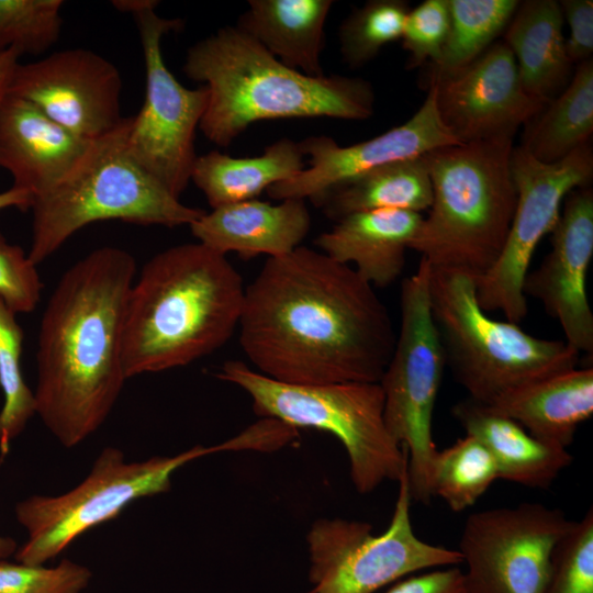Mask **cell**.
Masks as SVG:
<instances>
[{
	"label": "cell",
	"mask_w": 593,
	"mask_h": 593,
	"mask_svg": "<svg viewBox=\"0 0 593 593\" xmlns=\"http://www.w3.org/2000/svg\"><path fill=\"white\" fill-rule=\"evenodd\" d=\"M238 328L258 372L296 385L380 382L396 339L374 288L304 246L268 257L245 288Z\"/></svg>",
	"instance_id": "obj_1"
},
{
	"label": "cell",
	"mask_w": 593,
	"mask_h": 593,
	"mask_svg": "<svg viewBox=\"0 0 593 593\" xmlns=\"http://www.w3.org/2000/svg\"><path fill=\"white\" fill-rule=\"evenodd\" d=\"M135 272L128 251L94 249L64 272L43 312L35 410L65 448L99 429L127 379L123 337Z\"/></svg>",
	"instance_id": "obj_2"
},
{
	"label": "cell",
	"mask_w": 593,
	"mask_h": 593,
	"mask_svg": "<svg viewBox=\"0 0 593 593\" xmlns=\"http://www.w3.org/2000/svg\"><path fill=\"white\" fill-rule=\"evenodd\" d=\"M245 288L237 269L201 243L153 256L126 304V378L187 366L225 345L238 327Z\"/></svg>",
	"instance_id": "obj_3"
},
{
	"label": "cell",
	"mask_w": 593,
	"mask_h": 593,
	"mask_svg": "<svg viewBox=\"0 0 593 593\" xmlns=\"http://www.w3.org/2000/svg\"><path fill=\"white\" fill-rule=\"evenodd\" d=\"M183 71L208 89L199 128L221 147L258 121L367 120L374 110L370 82L336 74L307 76L282 64L237 26L222 27L189 47Z\"/></svg>",
	"instance_id": "obj_4"
},
{
	"label": "cell",
	"mask_w": 593,
	"mask_h": 593,
	"mask_svg": "<svg viewBox=\"0 0 593 593\" xmlns=\"http://www.w3.org/2000/svg\"><path fill=\"white\" fill-rule=\"evenodd\" d=\"M513 148V137H501L427 153L432 203L409 249L434 269L483 276L502 251L516 206Z\"/></svg>",
	"instance_id": "obj_5"
},
{
	"label": "cell",
	"mask_w": 593,
	"mask_h": 593,
	"mask_svg": "<svg viewBox=\"0 0 593 593\" xmlns=\"http://www.w3.org/2000/svg\"><path fill=\"white\" fill-rule=\"evenodd\" d=\"M130 118L89 143L67 175L35 198L30 259L37 266L82 227L108 220L138 225H190L205 211L169 193L132 158Z\"/></svg>",
	"instance_id": "obj_6"
},
{
	"label": "cell",
	"mask_w": 593,
	"mask_h": 593,
	"mask_svg": "<svg viewBox=\"0 0 593 593\" xmlns=\"http://www.w3.org/2000/svg\"><path fill=\"white\" fill-rule=\"evenodd\" d=\"M429 305L446 366L478 402L489 404L511 389L579 365L580 353L564 340L535 337L518 324L490 317L468 275L430 267Z\"/></svg>",
	"instance_id": "obj_7"
},
{
	"label": "cell",
	"mask_w": 593,
	"mask_h": 593,
	"mask_svg": "<svg viewBox=\"0 0 593 593\" xmlns=\"http://www.w3.org/2000/svg\"><path fill=\"white\" fill-rule=\"evenodd\" d=\"M216 377L244 390L255 413L296 427L324 430L344 446L356 491L367 494L387 480L399 481L409 454L384 421L379 382L296 385L273 380L242 361L223 363Z\"/></svg>",
	"instance_id": "obj_8"
},
{
	"label": "cell",
	"mask_w": 593,
	"mask_h": 593,
	"mask_svg": "<svg viewBox=\"0 0 593 593\" xmlns=\"http://www.w3.org/2000/svg\"><path fill=\"white\" fill-rule=\"evenodd\" d=\"M216 451H222L221 445L194 446L175 456L127 462L121 449L103 448L74 489L56 496L32 495L15 505L16 519L27 534L15 560L43 566L87 530L116 517L130 503L169 491L178 469Z\"/></svg>",
	"instance_id": "obj_9"
},
{
	"label": "cell",
	"mask_w": 593,
	"mask_h": 593,
	"mask_svg": "<svg viewBox=\"0 0 593 593\" xmlns=\"http://www.w3.org/2000/svg\"><path fill=\"white\" fill-rule=\"evenodd\" d=\"M430 266L421 258L403 280L401 321L395 345L380 380L387 427L409 454L412 502L428 504L430 466L437 451L433 413L446 366L445 353L429 305Z\"/></svg>",
	"instance_id": "obj_10"
},
{
	"label": "cell",
	"mask_w": 593,
	"mask_h": 593,
	"mask_svg": "<svg viewBox=\"0 0 593 593\" xmlns=\"http://www.w3.org/2000/svg\"><path fill=\"white\" fill-rule=\"evenodd\" d=\"M131 13L137 24L143 49L146 88L139 112L130 116L126 146L132 158L179 199L191 181L198 157L195 131L208 107L205 86L189 89L168 69L161 52L165 34L180 30L182 21L156 13L155 0L111 2Z\"/></svg>",
	"instance_id": "obj_11"
},
{
	"label": "cell",
	"mask_w": 593,
	"mask_h": 593,
	"mask_svg": "<svg viewBox=\"0 0 593 593\" xmlns=\"http://www.w3.org/2000/svg\"><path fill=\"white\" fill-rule=\"evenodd\" d=\"M388 528L372 534L361 521L318 518L306 535L309 593H374L417 571L462 563L458 550L419 539L411 522L407 467Z\"/></svg>",
	"instance_id": "obj_12"
},
{
	"label": "cell",
	"mask_w": 593,
	"mask_h": 593,
	"mask_svg": "<svg viewBox=\"0 0 593 593\" xmlns=\"http://www.w3.org/2000/svg\"><path fill=\"white\" fill-rule=\"evenodd\" d=\"M511 172L517 195L511 226L499 258L474 281L483 311H500L518 324L528 313L523 284L533 255L557 224L566 195L591 182L592 147L586 143L563 159L545 164L521 145L512 150Z\"/></svg>",
	"instance_id": "obj_13"
},
{
	"label": "cell",
	"mask_w": 593,
	"mask_h": 593,
	"mask_svg": "<svg viewBox=\"0 0 593 593\" xmlns=\"http://www.w3.org/2000/svg\"><path fill=\"white\" fill-rule=\"evenodd\" d=\"M573 524L540 503L470 514L458 549L470 592L542 593L552 552Z\"/></svg>",
	"instance_id": "obj_14"
},
{
	"label": "cell",
	"mask_w": 593,
	"mask_h": 593,
	"mask_svg": "<svg viewBox=\"0 0 593 593\" xmlns=\"http://www.w3.org/2000/svg\"><path fill=\"white\" fill-rule=\"evenodd\" d=\"M122 78L100 54L68 48L18 64L9 94L22 98L75 135L93 141L115 130L121 114Z\"/></svg>",
	"instance_id": "obj_15"
},
{
	"label": "cell",
	"mask_w": 593,
	"mask_h": 593,
	"mask_svg": "<svg viewBox=\"0 0 593 593\" xmlns=\"http://www.w3.org/2000/svg\"><path fill=\"white\" fill-rule=\"evenodd\" d=\"M428 86L443 123L459 144L514 137L544 108L524 90L503 41L462 68L428 77Z\"/></svg>",
	"instance_id": "obj_16"
},
{
	"label": "cell",
	"mask_w": 593,
	"mask_h": 593,
	"mask_svg": "<svg viewBox=\"0 0 593 593\" xmlns=\"http://www.w3.org/2000/svg\"><path fill=\"white\" fill-rule=\"evenodd\" d=\"M307 167L267 189L276 200L313 197L383 165L423 156L459 144L443 123L433 87L421 108L405 123L365 142L340 146L326 135L299 142Z\"/></svg>",
	"instance_id": "obj_17"
},
{
	"label": "cell",
	"mask_w": 593,
	"mask_h": 593,
	"mask_svg": "<svg viewBox=\"0 0 593 593\" xmlns=\"http://www.w3.org/2000/svg\"><path fill=\"white\" fill-rule=\"evenodd\" d=\"M551 248L536 270L528 271L523 291L556 318L564 342L580 354L593 353V312L586 277L593 257V190L573 189L563 201L550 232Z\"/></svg>",
	"instance_id": "obj_18"
},
{
	"label": "cell",
	"mask_w": 593,
	"mask_h": 593,
	"mask_svg": "<svg viewBox=\"0 0 593 593\" xmlns=\"http://www.w3.org/2000/svg\"><path fill=\"white\" fill-rule=\"evenodd\" d=\"M90 142L22 98L8 93L0 105V167L33 200L67 175Z\"/></svg>",
	"instance_id": "obj_19"
},
{
	"label": "cell",
	"mask_w": 593,
	"mask_h": 593,
	"mask_svg": "<svg viewBox=\"0 0 593 593\" xmlns=\"http://www.w3.org/2000/svg\"><path fill=\"white\" fill-rule=\"evenodd\" d=\"M189 227L199 243L224 256L279 257L300 246L310 231L311 216L301 199L278 204L253 199L212 209Z\"/></svg>",
	"instance_id": "obj_20"
},
{
	"label": "cell",
	"mask_w": 593,
	"mask_h": 593,
	"mask_svg": "<svg viewBox=\"0 0 593 593\" xmlns=\"http://www.w3.org/2000/svg\"><path fill=\"white\" fill-rule=\"evenodd\" d=\"M422 220L421 213L404 210L356 212L336 221L314 244L334 260L353 264L373 288H385L402 275Z\"/></svg>",
	"instance_id": "obj_21"
},
{
	"label": "cell",
	"mask_w": 593,
	"mask_h": 593,
	"mask_svg": "<svg viewBox=\"0 0 593 593\" xmlns=\"http://www.w3.org/2000/svg\"><path fill=\"white\" fill-rule=\"evenodd\" d=\"M534 437L567 448L593 414V368H572L511 389L486 404Z\"/></svg>",
	"instance_id": "obj_22"
},
{
	"label": "cell",
	"mask_w": 593,
	"mask_h": 593,
	"mask_svg": "<svg viewBox=\"0 0 593 593\" xmlns=\"http://www.w3.org/2000/svg\"><path fill=\"white\" fill-rule=\"evenodd\" d=\"M451 413L466 434L479 439L493 456L500 479L547 489L572 463V455L530 435L512 418L467 398Z\"/></svg>",
	"instance_id": "obj_23"
},
{
	"label": "cell",
	"mask_w": 593,
	"mask_h": 593,
	"mask_svg": "<svg viewBox=\"0 0 593 593\" xmlns=\"http://www.w3.org/2000/svg\"><path fill=\"white\" fill-rule=\"evenodd\" d=\"M563 16L556 0L519 2L504 33L524 90L544 107L569 83L570 61L562 34Z\"/></svg>",
	"instance_id": "obj_24"
},
{
	"label": "cell",
	"mask_w": 593,
	"mask_h": 593,
	"mask_svg": "<svg viewBox=\"0 0 593 593\" xmlns=\"http://www.w3.org/2000/svg\"><path fill=\"white\" fill-rule=\"evenodd\" d=\"M332 0H249L236 26L286 66L324 76L321 55Z\"/></svg>",
	"instance_id": "obj_25"
},
{
	"label": "cell",
	"mask_w": 593,
	"mask_h": 593,
	"mask_svg": "<svg viewBox=\"0 0 593 593\" xmlns=\"http://www.w3.org/2000/svg\"><path fill=\"white\" fill-rule=\"evenodd\" d=\"M300 144L281 138L256 157L237 158L217 150L200 155L191 180L212 209L257 199L271 186L291 179L305 168Z\"/></svg>",
	"instance_id": "obj_26"
},
{
	"label": "cell",
	"mask_w": 593,
	"mask_h": 593,
	"mask_svg": "<svg viewBox=\"0 0 593 593\" xmlns=\"http://www.w3.org/2000/svg\"><path fill=\"white\" fill-rule=\"evenodd\" d=\"M432 195L425 154L383 165L310 200L327 217L338 221L351 213L374 210L421 213L429 209Z\"/></svg>",
	"instance_id": "obj_27"
},
{
	"label": "cell",
	"mask_w": 593,
	"mask_h": 593,
	"mask_svg": "<svg viewBox=\"0 0 593 593\" xmlns=\"http://www.w3.org/2000/svg\"><path fill=\"white\" fill-rule=\"evenodd\" d=\"M522 146L537 160L559 161L593 132V60L578 64L568 86L529 121Z\"/></svg>",
	"instance_id": "obj_28"
},
{
	"label": "cell",
	"mask_w": 593,
	"mask_h": 593,
	"mask_svg": "<svg viewBox=\"0 0 593 593\" xmlns=\"http://www.w3.org/2000/svg\"><path fill=\"white\" fill-rule=\"evenodd\" d=\"M517 0H448L450 25L439 60L429 76L462 68L485 52L508 25Z\"/></svg>",
	"instance_id": "obj_29"
},
{
	"label": "cell",
	"mask_w": 593,
	"mask_h": 593,
	"mask_svg": "<svg viewBox=\"0 0 593 593\" xmlns=\"http://www.w3.org/2000/svg\"><path fill=\"white\" fill-rule=\"evenodd\" d=\"M500 479L493 456L475 437L466 434L436 451L430 466L432 496L440 497L454 512L472 506Z\"/></svg>",
	"instance_id": "obj_30"
},
{
	"label": "cell",
	"mask_w": 593,
	"mask_h": 593,
	"mask_svg": "<svg viewBox=\"0 0 593 593\" xmlns=\"http://www.w3.org/2000/svg\"><path fill=\"white\" fill-rule=\"evenodd\" d=\"M15 313L0 300V388L3 405L0 411V451L5 456L11 443L36 414L34 391L22 372L23 329Z\"/></svg>",
	"instance_id": "obj_31"
},
{
	"label": "cell",
	"mask_w": 593,
	"mask_h": 593,
	"mask_svg": "<svg viewBox=\"0 0 593 593\" xmlns=\"http://www.w3.org/2000/svg\"><path fill=\"white\" fill-rule=\"evenodd\" d=\"M410 5L404 0H370L355 9L338 30L339 49L349 68L362 67L385 45L402 38Z\"/></svg>",
	"instance_id": "obj_32"
},
{
	"label": "cell",
	"mask_w": 593,
	"mask_h": 593,
	"mask_svg": "<svg viewBox=\"0 0 593 593\" xmlns=\"http://www.w3.org/2000/svg\"><path fill=\"white\" fill-rule=\"evenodd\" d=\"M61 0H0V51L42 54L59 38Z\"/></svg>",
	"instance_id": "obj_33"
},
{
	"label": "cell",
	"mask_w": 593,
	"mask_h": 593,
	"mask_svg": "<svg viewBox=\"0 0 593 593\" xmlns=\"http://www.w3.org/2000/svg\"><path fill=\"white\" fill-rule=\"evenodd\" d=\"M542 593H593V510L557 544Z\"/></svg>",
	"instance_id": "obj_34"
},
{
	"label": "cell",
	"mask_w": 593,
	"mask_h": 593,
	"mask_svg": "<svg viewBox=\"0 0 593 593\" xmlns=\"http://www.w3.org/2000/svg\"><path fill=\"white\" fill-rule=\"evenodd\" d=\"M91 571L68 559L47 568L0 560V593H81Z\"/></svg>",
	"instance_id": "obj_35"
},
{
	"label": "cell",
	"mask_w": 593,
	"mask_h": 593,
	"mask_svg": "<svg viewBox=\"0 0 593 593\" xmlns=\"http://www.w3.org/2000/svg\"><path fill=\"white\" fill-rule=\"evenodd\" d=\"M449 25L448 0H426L410 10L401 38L403 48L409 53V68L427 61L434 65L439 60Z\"/></svg>",
	"instance_id": "obj_36"
},
{
	"label": "cell",
	"mask_w": 593,
	"mask_h": 593,
	"mask_svg": "<svg viewBox=\"0 0 593 593\" xmlns=\"http://www.w3.org/2000/svg\"><path fill=\"white\" fill-rule=\"evenodd\" d=\"M42 290L43 282L29 254L0 232V300L15 314L31 313Z\"/></svg>",
	"instance_id": "obj_37"
},
{
	"label": "cell",
	"mask_w": 593,
	"mask_h": 593,
	"mask_svg": "<svg viewBox=\"0 0 593 593\" xmlns=\"http://www.w3.org/2000/svg\"><path fill=\"white\" fill-rule=\"evenodd\" d=\"M562 16L569 25L566 51L570 61L580 64L591 59L593 52V1L562 0Z\"/></svg>",
	"instance_id": "obj_38"
},
{
	"label": "cell",
	"mask_w": 593,
	"mask_h": 593,
	"mask_svg": "<svg viewBox=\"0 0 593 593\" xmlns=\"http://www.w3.org/2000/svg\"><path fill=\"white\" fill-rule=\"evenodd\" d=\"M385 593H471L465 571L457 566L428 570L399 581Z\"/></svg>",
	"instance_id": "obj_39"
},
{
	"label": "cell",
	"mask_w": 593,
	"mask_h": 593,
	"mask_svg": "<svg viewBox=\"0 0 593 593\" xmlns=\"http://www.w3.org/2000/svg\"><path fill=\"white\" fill-rule=\"evenodd\" d=\"M21 53L15 49L0 51V105L9 92V86Z\"/></svg>",
	"instance_id": "obj_40"
},
{
	"label": "cell",
	"mask_w": 593,
	"mask_h": 593,
	"mask_svg": "<svg viewBox=\"0 0 593 593\" xmlns=\"http://www.w3.org/2000/svg\"><path fill=\"white\" fill-rule=\"evenodd\" d=\"M32 204L33 197L25 190L11 187L5 191L0 192V211L10 208L25 211L31 209Z\"/></svg>",
	"instance_id": "obj_41"
},
{
	"label": "cell",
	"mask_w": 593,
	"mask_h": 593,
	"mask_svg": "<svg viewBox=\"0 0 593 593\" xmlns=\"http://www.w3.org/2000/svg\"><path fill=\"white\" fill-rule=\"evenodd\" d=\"M16 551V542L10 537L0 536V560Z\"/></svg>",
	"instance_id": "obj_42"
}]
</instances>
